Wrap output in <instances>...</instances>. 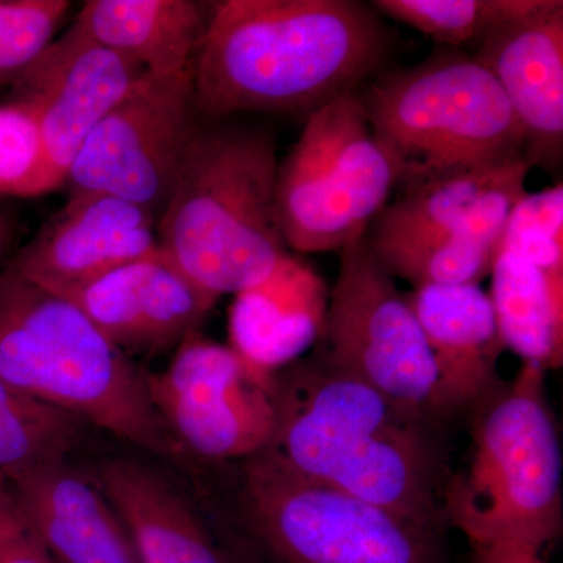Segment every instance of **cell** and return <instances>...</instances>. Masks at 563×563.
I'll use <instances>...</instances> for the list:
<instances>
[{
  "label": "cell",
  "instance_id": "5bb4252c",
  "mask_svg": "<svg viewBox=\"0 0 563 563\" xmlns=\"http://www.w3.org/2000/svg\"><path fill=\"white\" fill-rule=\"evenodd\" d=\"M60 296L76 303L125 354H155L180 344L198 332L218 301L192 284L161 247Z\"/></svg>",
  "mask_w": 563,
  "mask_h": 563
},
{
  "label": "cell",
  "instance_id": "2e32d148",
  "mask_svg": "<svg viewBox=\"0 0 563 563\" xmlns=\"http://www.w3.org/2000/svg\"><path fill=\"white\" fill-rule=\"evenodd\" d=\"M409 298L435 365L432 413L479 406L499 387L504 346L490 296L481 285H429Z\"/></svg>",
  "mask_w": 563,
  "mask_h": 563
},
{
  "label": "cell",
  "instance_id": "8992f818",
  "mask_svg": "<svg viewBox=\"0 0 563 563\" xmlns=\"http://www.w3.org/2000/svg\"><path fill=\"white\" fill-rule=\"evenodd\" d=\"M362 101L377 139L401 166L407 191L526 158L506 95L490 70L465 52H440L384 74Z\"/></svg>",
  "mask_w": 563,
  "mask_h": 563
},
{
  "label": "cell",
  "instance_id": "cb8c5ba5",
  "mask_svg": "<svg viewBox=\"0 0 563 563\" xmlns=\"http://www.w3.org/2000/svg\"><path fill=\"white\" fill-rule=\"evenodd\" d=\"M393 277L413 288L429 285H481L490 276L498 255L496 244L468 232L429 236L415 242L372 247Z\"/></svg>",
  "mask_w": 563,
  "mask_h": 563
},
{
  "label": "cell",
  "instance_id": "7c38bea8",
  "mask_svg": "<svg viewBox=\"0 0 563 563\" xmlns=\"http://www.w3.org/2000/svg\"><path fill=\"white\" fill-rule=\"evenodd\" d=\"M146 74L74 22L52 41L13 84L11 103L31 113L40 139L38 165L22 198L63 187L85 141Z\"/></svg>",
  "mask_w": 563,
  "mask_h": 563
},
{
  "label": "cell",
  "instance_id": "3957f363",
  "mask_svg": "<svg viewBox=\"0 0 563 563\" xmlns=\"http://www.w3.org/2000/svg\"><path fill=\"white\" fill-rule=\"evenodd\" d=\"M273 132L199 120L158 221V247L214 299L268 280L288 257L277 220Z\"/></svg>",
  "mask_w": 563,
  "mask_h": 563
},
{
  "label": "cell",
  "instance_id": "f546056e",
  "mask_svg": "<svg viewBox=\"0 0 563 563\" xmlns=\"http://www.w3.org/2000/svg\"><path fill=\"white\" fill-rule=\"evenodd\" d=\"M473 563H548L540 551L521 547L474 548Z\"/></svg>",
  "mask_w": 563,
  "mask_h": 563
},
{
  "label": "cell",
  "instance_id": "7402d4cb",
  "mask_svg": "<svg viewBox=\"0 0 563 563\" xmlns=\"http://www.w3.org/2000/svg\"><path fill=\"white\" fill-rule=\"evenodd\" d=\"M490 301L506 350L547 369L563 363V272H548L512 251L493 262Z\"/></svg>",
  "mask_w": 563,
  "mask_h": 563
},
{
  "label": "cell",
  "instance_id": "d4e9b609",
  "mask_svg": "<svg viewBox=\"0 0 563 563\" xmlns=\"http://www.w3.org/2000/svg\"><path fill=\"white\" fill-rule=\"evenodd\" d=\"M543 0H376L372 7L451 47L484 43L493 32L542 7Z\"/></svg>",
  "mask_w": 563,
  "mask_h": 563
},
{
  "label": "cell",
  "instance_id": "9c48e42d",
  "mask_svg": "<svg viewBox=\"0 0 563 563\" xmlns=\"http://www.w3.org/2000/svg\"><path fill=\"white\" fill-rule=\"evenodd\" d=\"M329 368L429 421L437 372L420 321L366 236L340 251L320 336Z\"/></svg>",
  "mask_w": 563,
  "mask_h": 563
},
{
  "label": "cell",
  "instance_id": "603a6c76",
  "mask_svg": "<svg viewBox=\"0 0 563 563\" xmlns=\"http://www.w3.org/2000/svg\"><path fill=\"white\" fill-rule=\"evenodd\" d=\"M85 421L0 379V476L10 481L46 463L65 461Z\"/></svg>",
  "mask_w": 563,
  "mask_h": 563
},
{
  "label": "cell",
  "instance_id": "484cf974",
  "mask_svg": "<svg viewBox=\"0 0 563 563\" xmlns=\"http://www.w3.org/2000/svg\"><path fill=\"white\" fill-rule=\"evenodd\" d=\"M70 10L66 0H0V85L20 79Z\"/></svg>",
  "mask_w": 563,
  "mask_h": 563
},
{
  "label": "cell",
  "instance_id": "4dcf8cb0",
  "mask_svg": "<svg viewBox=\"0 0 563 563\" xmlns=\"http://www.w3.org/2000/svg\"><path fill=\"white\" fill-rule=\"evenodd\" d=\"M14 218L9 210L0 206V263H2L3 254L9 250L11 240L14 235Z\"/></svg>",
  "mask_w": 563,
  "mask_h": 563
},
{
  "label": "cell",
  "instance_id": "4fadbf2b",
  "mask_svg": "<svg viewBox=\"0 0 563 563\" xmlns=\"http://www.w3.org/2000/svg\"><path fill=\"white\" fill-rule=\"evenodd\" d=\"M158 221L136 203L74 192L10 263L52 292L79 287L158 251Z\"/></svg>",
  "mask_w": 563,
  "mask_h": 563
},
{
  "label": "cell",
  "instance_id": "83f0119b",
  "mask_svg": "<svg viewBox=\"0 0 563 563\" xmlns=\"http://www.w3.org/2000/svg\"><path fill=\"white\" fill-rule=\"evenodd\" d=\"M38 158V131L31 113L16 103L0 107V196H22Z\"/></svg>",
  "mask_w": 563,
  "mask_h": 563
},
{
  "label": "cell",
  "instance_id": "d6986e66",
  "mask_svg": "<svg viewBox=\"0 0 563 563\" xmlns=\"http://www.w3.org/2000/svg\"><path fill=\"white\" fill-rule=\"evenodd\" d=\"M325 310L324 282L288 255L268 280L235 296L231 346L258 372L274 374L320 340Z\"/></svg>",
  "mask_w": 563,
  "mask_h": 563
},
{
  "label": "cell",
  "instance_id": "8fae6325",
  "mask_svg": "<svg viewBox=\"0 0 563 563\" xmlns=\"http://www.w3.org/2000/svg\"><path fill=\"white\" fill-rule=\"evenodd\" d=\"M155 409L180 446L211 461L250 459L272 443L277 377L232 346L191 333L163 373H147Z\"/></svg>",
  "mask_w": 563,
  "mask_h": 563
},
{
  "label": "cell",
  "instance_id": "e0dca14e",
  "mask_svg": "<svg viewBox=\"0 0 563 563\" xmlns=\"http://www.w3.org/2000/svg\"><path fill=\"white\" fill-rule=\"evenodd\" d=\"M531 162L454 174L409 190L385 206L366 233L369 246L468 232L501 247L510 214L526 195Z\"/></svg>",
  "mask_w": 563,
  "mask_h": 563
},
{
  "label": "cell",
  "instance_id": "52a82bcc",
  "mask_svg": "<svg viewBox=\"0 0 563 563\" xmlns=\"http://www.w3.org/2000/svg\"><path fill=\"white\" fill-rule=\"evenodd\" d=\"M401 177L357 91L325 103L307 117L301 136L277 166V220L285 246L313 254L357 242Z\"/></svg>",
  "mask_w": 563,
  "mask_h": 563
},
{
  "label": "cell",
  "instance_id": "4316f807",
  "mask_svg": "<svg viewBox=\"0 0 563 563\" xmlns=\"http://www.w3.org/2000/svg\"><path fill=\"white\" fill-rule=\"evenodd\" d=\"M563 185L526 192L515 206L499 250L548 272H563Z\"/></svg>",
  "mask_w": 563,
  "mask_h": 563
},
{
  "label": "cell",
  "instance_id": "ba28073f",
  "mask_svg": "<svg viewBox=\"0 0 563 563\" xmlns=\"http://www.w3.org/2000/svg\"><path fill=\"white\" fill-rule=\"evenodd\" d=\"M243 501L276 563H439L433 529L292 472L265 450L244 465Z\"/></svg>",
  "mask_w": 563,
  "mask_h": 563
},
{
  "label": "cell",
  "instance_id": "277c9868",
  "mask_svg": "<svg viewBox=\"0 0 563 563\" xmlns=\"http://www.w3.org/2000/svg\"><path fill=\"white\" fill-rule=\"evenodd\" d=\"M0 379L152 454L180 444L152 402L147 373L76 303L0 272Z\"/></svg>",
  "mask_w": 563,
  "mask_h": 563
},
{
  "label": "cell",
  "instance_id": "7a4b0ae2",
  "mask_svg": "<svg viewBox=\"0 0 563 563\" xmlns=\"http://www.w3.org/2000/svg\"><path fill=\"white\" fill-rule=\"evenodd\" d=\"M277 387L276 432L265 451L435 531L444 477L428 420L321 362L296 366Z\"/></svg>",
  "mask_w": 563,
  "mask_h": 563
},
{
  "label": "cell",
  "instance_id": "6da1fadb",
  "mask_svg": "<svg viewBox=\"0 0 563 563\" xmlns=\"http://www.w3.org/2000/svg\"><path fill=\"white\" fill-rule=\"evenodd\" d=\"M388 35L355 0L213 2L192 65L202 120L242 113L312 114L383 68Z\"/></svg>",
  "mask_w": 563,
  "mask_h": 563
},
{
  "label": "cell",
  "instance_id": "ffe728a7",
  "mask_svg": "<svg viewBox=\"0 0 563 563\" xmlns=\"http://www.w3.org/2000/svg\"><path fill=\"white\" fill-rule=\"evenodd\" d=\"M213 2L88 0L74 24L152 76L192 69L209 29Z\"/></svg>",
  "mask_w": 563,
  "mask_h": 563
},
{
  "label": "cell",
  "instance_id": "ac0fdd59",
  "mask_svg": "<svg viewBox=\"0 0 563 563\" xmlns=\"http://www.w3.org/2000/svg\"><path fill=\"white\" fill-rule=\"evenodd\" d=\"M9 484L33 531L58 563H140L106 493L66 459L29 470Z\"/></svg>",
  "mask_w": 563,
  "mask_h": 563
},
{
  "label": "cell",
  "instance_id": "44dd1931",
  "mask_svg": "<svg viewBox=\"0 0 563 563\" xmlns=\"http://www.w3.org/2000/svg\"><path fill=\"white\" fill-rule=\"evenodd\" d=\"M99 476L140 563H233L179 493L146 466L117 459Z\"/></svg>",
  "mask_w": 563,
  "mask_h": 563
},
{
  "label": "cell",
  "instance_id": "9a60e30c",
  "mask_svg": "<svg viewBox=\"0 0 563 563\" xmlns=\"http://www.w3.org/2000/svg\"><path fill=\"white\" fill-rule=\"evenodd\" d=\"M474 57L506 95L533 168L558 169L563 152V2L542 7L493 32Z\"/></svg>",
  "mask_w": 563,
  "mask_h": 563
},
{
  "label": "cell",
  "instance_id": "f1b7e54d",
  "mask_svg": "<svg viewBox=\"0 0 563 563\" xmlns=\"http://www.w3.org/2000/svg\"><path fill=\"white\" fill-rule=\"evenodd\" d=\"M0 563H58L14 498L9 481L0 476Z\"/></svg>",
  "mask_w": 563,
  "mask_h": 563
},
{
  "label": "cell",
  "instance_id": "5b68a950",
  "mask_svg": "<svg viewBox=\"0 0 563 563\" xmlns=\"http://www.w3.org/2000/svg\"><path fill=\"white\" fill-rule=\"evenodd\" d=\"M474 409L472 457L443 484V520L473 548L542 551L562 529V450L547 369L523 362Z\"/></svg>",
  "mask_w": 563,
  "mask_h": 563
},
{
  "label": "cell",
  "instance_id": "30bf717a",
  "mask_svg": "<svg viewBox=\"0 0 563 563\" xmlns=\"http://www.w3.org/2000/svg\"><path fill=\"white\" fill-rule=\"evenodd\" d=\"M192 69L146 74L91 132L65 185L136 203L161 221L198 128Z\"/></svg>",
  "mask_w": 563,
  "mask_h": 563
}]
</instances>
